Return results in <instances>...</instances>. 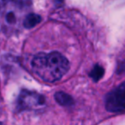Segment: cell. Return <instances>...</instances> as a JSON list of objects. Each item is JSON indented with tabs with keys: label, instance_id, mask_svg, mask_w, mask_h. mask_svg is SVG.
<instances>
[{
	"label": "cell",
	"instance_id": "cell-4",
	"mask_svg": "<svg viewBox=\"0 0 125 125\" xmlns=\"http://www.w3.org/2000/svg\"><path fill=\"white\" fill-rule=\"evenodd\" d=\"M105 108L111 112L125 111V82L107 94Z\"/></svg>",
	"mask_w": 125,
	"mask_h": 125
},
{
	"label": "cell",
	"instance_id": "cell-6",
	"mask_svg": "<svg viewBox=\"0 0 125 125\" xmlns=\"http://www.w3.org/2000/svg\"><path fill=\"white\" fill-rule=\"evenodd\" d=\"M41 21V17L35 13H30L25 17L22 27L25 28H32Z\"/></svg>",
	"mask_w": 125,
	"mask_h": 125
},
{
	"label": "cell",
	"instance_id": "cell-5",
	"mask_svg": "<svg viewBox=\"0 0 125 125\" xmlns=\"http://www.w3.org/2000/svg\"><path fill=\"white\" fill-rule=\"evenodd\" d=\"M55 99L59 104L62 106H71L74 104V100L71 96L64 92L56 93Z\"/></svg>",
	"mask_w": 125,
	"mask_h": 125
},
{
	"label": "cell",
	"instance_id": "cell-3",
	"mask_svg": "<svg viewBox=\"0 0 125 125\" xmlns=\"http://www.w3.org/2000/svg\"><path fill=\"white\" fill-rule=\"evenodd\" d=\"M45 97L33 91L22 90L16 100V109L18 111L37 110L45 105Z\"/></svg>",
	"mask_w": 125,
	"mask_h": 125
},
{
	"label": "cell",
	"instance_id": "cell-1",
	"mask_svg": "<svg viewBox=\"0 0 125 125\" xmlns=\"http://www.w3.org/2000/svg\"><path fill=\"white\" fill-rule=\"evenodd\" d=\"M33 72L41 80L54 82L60 80L70 69L69 61L59 52L39 53L31 62Z\"/></svg>",
	"mask_w": 125,
	"mask_h": 125
},
{
	"label": "cell",
	"instance_id": "cell-7",
	"mask_svg": "<svg viewBox=\"0 0 125 125\" xmlns=\"http://www.w3.org/2000/svg\"><path fill=\"white\" fill-rule=\"evenodd\" d=\"M104 73V70L103 69V67L99 64H96L92 70V71L90 72V76L94 82H98V81H99L103 77Z\"/></svg>",
	"mask_w": 125,
	"mask_h": 125
},
{
	"label": "cell",
	"instance_id": "cell-2",
	"mask_svg": "<svg viewBox=\"0 0 125 125\" xmlns=\"http://www.w3.org/2000/svg\"><path fill=\"white\" fill-rule=\"evenodd\" d=\"M33 0H0V25L5 33L20 30L23 21L32 13Z\"/></svg>",
	"mask_w": 125,
	"mask_h": 125
}]
</instances>
